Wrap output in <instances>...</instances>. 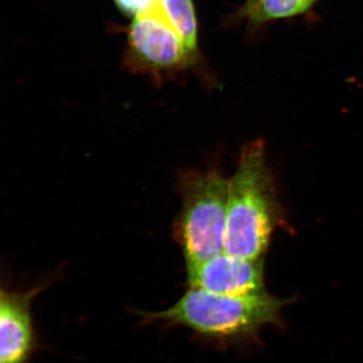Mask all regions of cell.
<instances>
[{"mask_svg":"<svg viewBox=\"0 0 363 363\" xmlns=\"http://www.w3.org/2000/svg\"><path fill=\"white\" fill-rule=\"evenodd\" d=\"M288 303L266 291L223 295L188 288L165 311H134V314L140 325H156L163 330L180 326L208 342L235 345L255 342L266 326H282V311Z\"/></svg>","mask_w":363,"mask_h":363,"instance_id":"cell-1","label":"cell"},{"mask_svg":"<svg viewBox=\"0 0 363 363\" xmlns=\"http://www.w3.org/2000/svg\"><path fill=\"white\" fill-rule=\"evenodd\" d=\"M284 223L264 145L260 140L250 143L242 148L237 171L229 181L224 252L264 259L272 234Z\"/></svg>","mask_w":363,"mask_h":363,"instance_id":"cell-2","label":"cell"},{"mask_svg":"<svg viewBox=\"0 0 363 363\" xmlns=\"http://www.w3.org/2000/svg\"><path fill=\"white\" fill-rule=\"evenodd\" d=\"M179 189L182 208L172 230L188 267L224 251L229 181L217 171H189L180 176Z\"/></svg>","mask_w":363,"mask_h":363,"instance_id":"cell-3","label":"cell"},{"mask_svg":"<svg viewBox=\"0 0 363 363\" xmlns=\"http://www.w3.org/2000/svg\"><path fill=\"white\" fill-rule=\"evenodd\" d=\"M126 34L122 65L154 84H162L196 61L179 35L152 8L133 18Z\"/></svg>","mask_w":363,"mask_h":363,"instance_id":"cell-4","label":"cell"},{"mask_svg":"<svg viewBox=\"0 0 363 363\" xmlns=\"http://www.w3.org/2000/svg\"><path fill=\"white\" fill-rule=\"evenodd\" d=\"M55 275L26 289L1 286L0 293V363H31L40 347L31 306L54 282Z\"/></svg>","mask_w":363,"mask_h":363,"instance_id":"cell-5","label":"cell"},{"mask_svg":"<svg viewBox=\"0 0 363 363\" xmlns=\"http://www.w3.org/2000/svg\"><path fill=\"white\" fill-rule=\"evenodd\" d=\"M188 288L223 295L265 291L264 259L252 260L221 252L197 265L186 267Z\"/></svg>","mask_w":363,"mask_h":363,"instance_id":"cell-6","label":"cell"},{"mask_svg":"<svg viewBox=\"0 0 363 363\" xmlns=\"http://www.w3.org/2000/svg\"><path fill=\"white\" fill-rule=\"evenodd\" d=\"M169 24L191 55L198 57V25L193 0H157L152 7Z\"/></svg>","mask_w":363,"mask_h":363,"instance_id":"cell-7","label":"cell"},{"mask_svg":"<svg viewBox=\"0 0 363 363\" xmlns=\"http://www.w3.org/2000/svg\"><path fill=\"white\" fill-rule=\"evenodd\" d=\"M317 0H255L245 4L240 10V17L247 19L253 26L266 22L285 19L301 15L310 10Z\"/></svg>","mask_w":363,"mask_h":363,"instance_id":"cell-8","label":"cell"},{"mask_svg":"<svg viewBox=\"0 0 363 363\" xmlns=\"http://www.w3.org/2000/svg\"><path fill=\"white\" fill-rule=\"evenodd\" d=\"M157 1V0H113L115 6L122 15L131 19L148 11Z\"/></svg>","mask_w":363,"mask_h":363,"instance_id":"cell-9","label":"cell"},{"mask_svg":"<svg viewBox=\"0 0 363 363\" xmlns=\"http://www.w3.org/2000/svg\"><path fill=\"white\" fill-rule=\"evenodd\" d=\"M253 1H255V0H247V4L252 3Z\"/></svg>","mask_w":363,"mask_h":363,"instance_id":"cell-10","label":"cell"}]
</instances>
